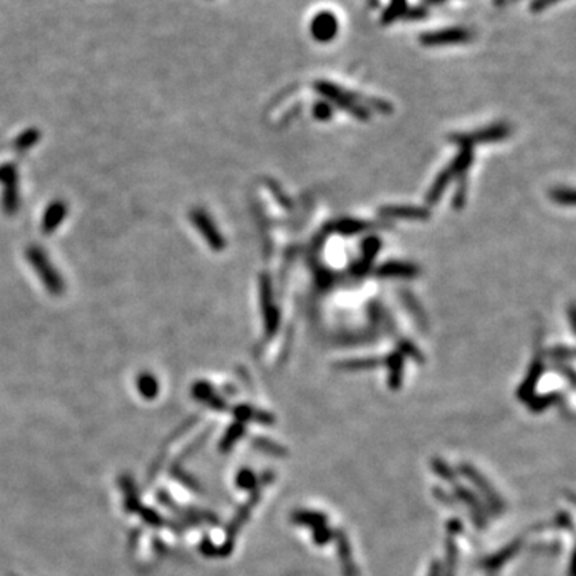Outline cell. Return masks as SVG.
I'll return each mask as SVG.
<instances>
[{"label": "cell", "instance_id": "1", "mask_svg": "<svg viewBox=\"0 0 576 576\" xmlns=\"http://www.w3.org/2000/svg\"><path fill=\"white\" fill-rule=\"evenodd\" d=\"M26 255H28L29 263H31V266L34 267V271H36L39 277H41L42 284L45 285L47 290L50 293H54V295H59L64 288L63 280L58 272L54 271L52 263L48 261L45 253L37 247H29Z\"/></svg>", "mask_w": 576, "mask_h": 576}, {"label": "cell", "instance_id": "2", "mask_svg": "<svg viewBox=\"0 0 576 576\" xmlns=\"http://www.w3.org/2000/svg\"><path fill=\"white\" fill-rule=\"evenodd\" d=\"M458 471H460L461 475H464V477L468 479L471 484H474L475 488L480 491L482 496H484L485 501H486V504H488V509L491 511V513H493L495 515L503 514V511H504L503 498H501V496L496 493L490 482L486 480L484 475H482L479 471L474 468V466H471L468 463H463L460 466Z\"/></svg>", "mask_w": 576, "mask_h": 576}, {"label": "cell", "instance_id": "3", "mask_svg": "<svg viewBox=\"0 0 576 576\" xmlns=\"http://www.w3.org/2000/svg\"><path fill=\"white\" fill-rule=\"evenodd\" d=\"M0 183L3 185V212L7 213V215H13V213H17L19 207V196L17 168H14L12 163H3V165H0Z\"/></svg>", "mask_w": 576, "mask_h": 576}, {"label": "cell", "instance_id": "4", "mask_svg": "<svg viewBox=\"0 0 576 576\" xmlns=\"http://www.w3.org/2000/svg\"><path fill=\"white\" fill-rule=\"evenodd\" d=\"M469 41H471V32L464 28L439 29V31L426 32L420 37V42L426 47L456 45V43H466Z\"/></svg>", "mask_w": 576, "mask_h": 576}, {"label": "cell", "instance_id": "5", "mask_svg": "<svg viewBox=\"0 0 576 576\" xmlns=\"http://www.w3.org/2000/svg\"><path fill=\"white\" fill-rule=\"evenodd\" d=\"M455 498L468 506L475 527L479 530H484L486 527V513L484 504H482L480 500L474 495V491H471L469 488H466V486L460 484H455Z\"/></svg>", "mask_w": 576, "mask_h": 576}, {"label": "cell", "instance_id": "6", "mask_svg": "<svg viewBox=\"0 0 576 576\" xmlns=\"http://www.w3.org/2000/svg\"><path fill=\"white\" fill-rule=\"evenodd\" d=\"M338 19L333 13L320 12L317 13L311 23V34L316 41L330 42L338 32Z\"/></svg>", "mask_w": 576, "mask_h": 576}, {"label": "cell", "instance_id": "7", "mask_svg": "<svg viewBox=\"0 0 576 576\" xmlns=\"http://www.w3.org/2000/svg\"><path fill=\"white\" fill-rule=\"evenodd\" d=\"M522 546H524V539L517 538L515 541H513V543L504 546V548L498 551L496 554H491L490 557L482 560L480 567L486 570V572H496V570L504 567V565L508 564L511 559H514L515 555L519 554V551L522 549Z\"/></svg>", "mask_w": 576, "mask_h": 576}, {"label": "cell", "instance_id": "8", "mask_svg": "<svg viewBox=\"0 0 576 576\" xmlns=\"http://www.w3.org/2000/svg\"><path fill=\"white\" fill-rule=\"evenodd\" d=\"M191 221L197 226L198 232H200V234L205 237L208 245H210L212 248H215V250H221V248L225 247V240H223L220 232L215 229V226H213L210 218H208L205 213L200 212V210L192 212L191 213Z\"/></svg>", "mask_w": 576, "mask_h": 576}, {"label": "cell", "instance_id": "9", "mask_svg": "<svg viewBox=\"0 0 576 576\" xmlns=\"http://www.w3.org/2000/svg\"><path fill=\"white\" fill-rule=\"evenodd\" d=\"M68 213V205L61 200H54L53 203H50V207L47 208L45 215H43V221H42V231L43 234H52L54 232V229L61 225V221L64 220V216H66Z\"/></svg>", "mask_w": 576, "mask_h": 576}, {"label": "cell", "instance_id": "10", "mask_svg": "<svg viewBox=\"0 0 576 576\" xmlns=\"http://www.w3.org/2000/svg\"><path fill=\"white\" fill-rule=\"evenodd\" d=\"M291 522L301 527H311L312 530L324 527L329 522L325 514L316 513V511H295L291 514Z\"/></svg>", "mask_w": 576, "mask_h": 576}, {"label": "cell", "instance_id": "11", "mask_svg": "<svg viewBox=\"0 0 576 576\" xmlns=\"http://www.w3.org/2000/svg\"><path fill=\"white\" fill-rule=\"evenodd\" d=\"M456 565H458V544L456 536L446 535L445 539V568H442L444 576H455Z\"/></svg>", "mask_w": 576, "mask_h": 576}, {"label": "cell", "instance_id": "12", "mask_svg": "<svg viewBox=\"0 0 576 576\" xmlns=\"http://www.w3.org/2000/svg\"><path fill=\"white\" fill-rule=\"evenodd\" d=\"M194 394H196L197 399H200L203 402H207L208 405H212L213 409H218V410L225 409V402L218 399V397H215L213 391L207 384L198 383L196 387H194Z\"/></svg>", "mask_w": 576, "mask_h": 576}, {"label": "cell", "instance_id": "13", "mask_svg": "<svg viewBox=\"0 0 576 576\" xmlns=\"http://www.w3.org/2000/svg\"><path fill=\"white\" fill-rule=\"evenodd\" d=\"M253 445H255L258 450L265 451V453L272 455V456H287V453H288L285 446L279 445L274 440L265 439V437H256V439L253 440Z\"/></svg>", "mask_w": 576, "mask_h": 576}, {"label": "cell", "instance_id": "14", "mask_svg": "<svg viewBox=\"0 0 576 576\" xmlns=\"http://www.w3.org/2000/svg\"><path fill=\"white\" fill-rule=\"evenodd\" d=\"M138 391H140L141 395L146 397V399H154L158 391L157 380L154 378L152 375L143 373L140 378H138Z\"/></svg>", "mask_w": 576, "mask_h": 576}, {"label": "cell", "instance_id": "15", "mask_svg": "<svg viewBox=\"0 0 576 576\" xmlns=\"http://www.w3.org/2000/svg\"><path fill=\"white\" fill-rule=\"evenodd\" d=\"M431 468L434 473L439 475L440 479H444L445 482H450V484H456V474L455 471L450 468L449 464L445 463L442 458H432L431 460Z\"/></svg>", "mask_w": 576, "mask_h": 576}, {"label": "cell", "instance_id": "16", "mask_svg": "<svg viewBox=\"0 0 576 576\" xmlns=\"http://www.w3.org/2000/svg\"><path fill=\"white\" fill-rule=\"evenodd\" d=\"M39 138H41V132H37V130H34V128H31V130H26V132H23L21 135H19L17 140H14V149H17L18 152H23V151H26V149H29L31 146H34V144L37 143V140Z\"/></svg>", "mask_w": 576, "mask_h": 576}, {"label": "cell", "instance_id": "17", "mask_svg": "<svg viewBox=\"0 0 576 576\" xmlns=\"http://www.w3.org/2000/svg\"><path fill=\"white\" fill-rule=\"evenodd\" d=\"M243 432H245V428H243V423H236L234 426H231L229 429H227L225 439L221 442V450L223 451H227L231 449L232 445L236 444L237 440L240 439L243 435Z\"/></svg>", "mask_w": 576, "mask_h": 576}, {"label": "cell", "instance_id": "18", "mask_svg": "<svg viewBox=\"0 0 576 576\" xmlns=\"http://www.w3.org/2000/svg\"><path fill=\"white\" fill-rule=\"evenodd\" d=\"M557 400H559V394H546L541 397H533V399L530 400V407L533 411H543L548 409V407L554 405Z\"/></svg>", "mask_w": 576, "mask_h": 576}, {"label": "cell", "instance_id": "19", "mask_svg": "<svg viewBox=\"0 0 576 576\" xmlns=\"http://www.w3.org/2000/svg\"><path fill=\"white\" fill-rule=\"evenodd\" d=\"M237 485L245 490H255L258 486V479L250 469H242L237 475Z\"/></svg>", "mask_w": 576, "mask_h": 576}, {"label": "cell", "instance_id": "20", "mask_svg": "<svg viewBox=\"0 0 576 576\" xmlns=\"http://www.w3.org/2000/svg\"><path fill=\"white\" fill-rule=\"evenodd\" d=\"M405 12V0H392L391 7L387 8V12L383 17V23H391L394 21L397 17H400L402 13Z\"/></svg>", "mask_w": 576, "mask_h": 576}, {"label": "cell", "instance_id": "21", "mask_svg": "<svg viewBox=\"0 0 576 576\" xmlns=\"http://www.w3.org/2000/svg\"><path fill=\"white\" fill-rule=\"evenodd\" d=\"M312 536H314V543L316 544L324 546L327 543H330V541L335 538V531L327 527V525H324V527L314 528V531H312Z\"/></svg>", "mask_w": 576, "mask_h": 576}, {"label": "cell", "instance_id": "22", "mask_svg": "<svg viewBox=\"0 0 576 576\" xmlns=\"http://www.w3.org/2000/svg\"><path fill=\"white\" fill-rule=\"evenodd\" d=\"M553 527L554 528H560V530H573V520H572V515L567 514V513H559L557 515L554 517V522H553Z\"/></svg>", "mask_w": 576, "mask_h": 576}, {"label": "cell", "instance_id": "23", "mask_svg": "<svg viewBox=\"0 0 576 576\" xmlns=\"http://www.w3.org/2000/svg\"><path fill=\"white\" fill-rule=\"evenodd\" d=\"M463 524H461V520L458 519H451L446 522V535H451V536H458L463 533Z\"/></svg>", "mask_w": 576, "mask_h": 576}, {"label": "cell", "instance_id": "24", "mask_svg": "<svg viewBox=\"0 0 576 576\" xmlns=\"http://www.w3.org/2000/svg\"><path fill=\"white\" fill-rule=\"evenodd\" d=\"M555 2H559V0H533L531 10H533V12H543V10L549 8L551 5H554Z\"/></svg>", "mask_w": 576, "mask_h": 576}, {"label": "cell", "instance_id": "25", "mask_svg": "<svg viewBox=\"0 0 576 576\" xmlns=\"http://www.w3.org/2000/svg\"><path fill=\"white\" fill-rule=\"evenodd\" d=\"M434 496H435V500H439L440 503H444L446 506H453L455 504V501L450 500V496L446 495V491L439 488V486H437V488H434Z\"/></svg>", "mask_w": 576, "mask_h": 576}, {"label": "cell", "instance_id": "26", "mask_svg": "<svg viewBox=\"0 0 576 576\" xmlns=\"http://www.w3.org/2000/svg\"><path fill=\"white\" fill-rule=\"evenodd\" d=\"M442 564L440 562H432L431 565V570H429V576H444V572H442Z\"/></svg>", "mask_w": 576, "mask_h": 576}]
</instances>
